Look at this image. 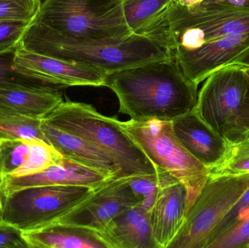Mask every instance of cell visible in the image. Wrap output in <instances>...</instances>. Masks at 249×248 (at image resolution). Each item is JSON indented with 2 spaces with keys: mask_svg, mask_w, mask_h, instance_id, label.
<instances>
[{
  "mask_svg": "<svg viewBox=\"0 0 249 248\" xmlns=\"http://www.w3.org/2000/svg\"><path fill=\"white\" fill-rule=\"evenodd\" d=\"M105 86L118 97L120 113L136 121L172 122L194 109L198 96L173 56L110 73Z\"/></svg>",
  "mask_w": 249,
  "mask_h": 248,
  "instance_id": "cell-1",
  "label": "cell"
},
{
  "mask_svg": "<svg viewBox=\"0 0 249 248\" xmlns=\"http://www.w3.org/2000/svg\"><path fill=\"white\" fill-rule=\"evenodd\" d=\"M20 45L37 53L91 66L107 74L172 56L162 44L146 36L131 33L108 39L73 37L35 20L28 26Z\"/></svg>",
  "mask_w": 249,
  "mask_h": 248,
  "instance_id": "cell-2",
  "label": "cell"
},
{
  "mask_svg": "<svg viewBox=\"0 0 249 248\" xmlns=\"http://www.w3.org/2000/svg\"><path fill=\"white\" fill-rule=\"evenodd\" d=\"M42 120L102 150L113 162L120 179L162 172L124 131L122 122L102 115L91 105L63 101Z\"/></svg>",
  "mask_w": 249,
  "mask_h": 248,
  "instance_id": "cell-3",
  "label": "cell"
},
{
  "mask_svg": "<svg viewBox=\"0 0 249 248\" xmlns=\"http://www.w3.org/2000/svg\"><path fill=\"white\" fill-rule=\"evenodd\" d=\"M127 133L159 171L166 172L187 190V214L209 178V170L180 143L171 122L159 119L122 122Z\"/></svg>",
  "mask_w": 249,
  "mask_h": 248,
  "instance_id": "cell-4",
  "label": "cell"
},
{
  "mask_svg": "<svg viewBox=\"0 0 249 248\" xmlns=\"http://www.w3.org/2000/svg\"><path fill=\"white\" fill-rule=\"evenodd\" d=\"M124 0H44L34 19L62 34L108 39L131 34Z\"/></svg>",
  "mask_w": 249,
  "mask_h": 248,
  "instance_id": "cell-5",
  "label": "cell"
},
{
  "mask_svg": "<svg viewBox=\"0 0 249 248\" xmlns=\"http://www.w3.org/2000/svg\"><path fill=\"white\" fill-rule=\"evenodd\" d=\"M249 187V174L209 176L168 248H206L215 230Z\"/></svg>",
  "mask_w": 249,
  "mask_h": 248,
  "instance_id": "cell-6",
  "label": "cell"
},
{
  "mask_svg": "<svg viewBox=\"0 0 249 248\" xmlns=\"http://www.w3.org/2000/svg\"><path fill=\"white\" fill-rule=\"evenodd\" d=\"M205 80L195 109L228 143L241 141V115L249 84L244 66L228 64Z\"/></svg>",
  "mask_w": 249,
  "mask_h": 248,
  "instance_id": "cell-7",
  "label": "cell"
},
{
  "mask_svg": "<svg viewBox=\"0 0 249 248\" xmlns=\"http://www.w3.org/2000/svg\"><path fill=\"white\" fill-rule=\"evenodd\" d=\"M94 189L81 186L46 185L24 188L3 199V222L22 231L55 222L90 195Z\"/></svg>",
  "mask_w": 249,
  "mask_h": 248,
  "instance_id": "cell-8",
  "label": "cell"
},
{
  "mask_svg": "<svg viewBox=\"0 0 249 248\" xmlns=\"http://www.w3.org/2000/svg\"><path fill=\"white\" fill-rule=\"evenodd\" d=\"M249 32V13H201L187 10L174 1L158 41L171 52L196 46L205 41Z\"/></svg>",
  "mask_w": 249,
  "mask_h": 248,
  "instance_id": "cell-9",
  "label": "cell"
},
{
  "mask_svg": "<svg viewBox=\"0 0 249 248\" xmlns=\"http://www.w3.org/2000/svg\"><path fill=\"white\" fill-rule=\"evenodd\" d=\"M13 68L20 75L59 90L71 86H105L107 76L87 64L29 50L20 42L13 58Z\"/></svg>",
  "mask_w": 249,
  "mask_h": 248,
  "instance_id": "cell-10",
  "label": "cell"
},
{
  "mask_svg": "<svg viewBox=\"0 0 249 248\" xmlns=\"http://www.w3.org/2000/svg\"><path fill=\"white\" fill-rule=\"evenodd\" d=\"M140 202L130 186V178L109 179L53 224L83 227L100 233L115 216Z\"/></svg>",
  "mask_w": 249,
  "mask_h": 248,
  "instance_id": "cell-11",
  "label": "cell"
},
{
  "mask_svg": "<svg viewBox=\"0 0 249 248\" xmlns=\"http://www.w3.org/2000/svg\"><path fill=\"white\" fill-rule=\"evenodd\" d=\"M249 48V32L232 33L174 51L172 56L184 75L198 85L211 74L231 64Z\"/></svg>",
  "mask_w": 249,
  "mask_h": 248,
  "instance_id": "cell-12",
  "label": "cell"
},
{
  "mask_svg": "<svg viewBox=\"0 0 249 248\" xmlns=\"http://www.w3.org/2000/svg\"><path fill=\"white\" fill-rule=\"evenodd\" d=\"M171 125L184 148L209 170L226 155L229 147L228 141L209 126L196 109L178 116Z\"/></svg>",
  "mask_w": 249,
  "mask_h": 248,
  "instance_id": "cell-13",
  "label": "cell"
},
{
  "mask_svg": "<svg viewBox=\"0 0 249 248\" xmlns=\"http://www.w3.org/2000/svg\"><path fill=\"white\" fill-rule=\"evenodd\" d=\"M102 173L63 157L57 164L46 170L20 178L6 179L0 187L1 199L15 191L46 185L81 186L96 189L108 180Z\"/></svg>",
  "mask_w": 249,
  "mask_h": 248,
  "instance_id": "cell-14",
  "label": "cell"
},
{
  "mask_svg": "<svg viewBox=\"0 0 249 248\" xmlns=\"http://www.w3.org/2000/svg\"><path fill=\"white\" fill-rule=\"evenodd\" d=\"M187 214V190L178 181L160 188L149 212L152 236L157 248H168Z\"/></svg>",
  "mask_w": 249,
  "mask_h": 248,
  "instance_id": "cell-15",
  "label": "cell"
},
{
  "mask_svg": "<svg viewBox=\"0 0 249 248\" xmlns=\"http://www.w3.org/2000/svg\"><path fill=\"white\" fill-rule=\"evenodd\" d=\"M63 101L58 89L0 84V115L42 119Z\"/></svg>",
  "mask_w": 249,
  "mask_h": 248,
  "instance_id": "cell-16",
  "label": "cell"
},
{
  "mask_svg": "<svg viewBox=\"0 0 249 248\" xmlns=\"http://www.w3.org/2000/svg\"><path fill=\"white\" fill-rule=\"evenodd\" d=\"M45 141L65 158L102 173L108 179H120L118 169L105 152L80 137L55 128L42 119Z\"/></svg>",
  "mask_w": 249,
  "mask_h": 248,
  "instance_id": "cell-17",
  "label": "cell"
},
{
  "mask_svg": "<svg viewBox=\"0 0 249 248\" xmlns=\"http://www.w3.org/2000/svg\"><path fill=\"white\" fill-rule=\"evenodd\" d=\"M99 234L108 248H157L149 214L139 205L115 216Z\"/></svg>",
  "mask_w": 249,
  "mask_h": 248,
  "instance_id": "cell-18",
  "label": "cell"
},
{
  "mask_svg": "<svg viewBox=\"0 0 249 248\" xmlns=\"http://www.w3.org/2000/svg\"><path fill=\"white\" fill-rule=\"evenodd\" d=\"M23 236L29 248H108L96 231L67 224H51Z\"/></svg>",
  "mask_w": 249,
  "mask_h": 248,
  "instance_id": "cell-19",
  "label": "cell"
},
{
  "mask_svg": "<svg viewBox=\"0 0 249 248\" xmlns=\"http://www.w3.org/2000/svg\"><path fill=\"white\" fill-rule=\"evenodd\" d=\"M174 0H124L126 23L132 33L157 41Z\"/></svg>",
  "mask_w": 249,
  "mask_h": 248,
  "instance_id": "cell-20",
  "label": "cell"
},
{
  "mask_svg": "<svg viewBox=\"0 0 249 248\" xmlns=\"http://www.w3.org/2000/svg\"><path fill=\"white\" fill-rule=\"evenodd\" d=\"M33 140H0V187L26 164Z\"/></svg>",
  "mask_w": 249,
  "mask_h": 248,
  "instance_id": "cell-21",
  "label": "cell"
},
{
  "mask_svg": "<svg viewBox=\"0 0 249 248\" xmlns=\"http://www.w3.org/2000/svg\"><path fill=\"white\" fill-rule=\"evenodd\" d=\"M42 119L27 116L0 115V140H42ZM46 142V141H45Z\"/></svg>",
  "mask_w": 249,
  "mask_h": 248,
  "instance_id": "cell-22",
  "label": "cell"
},
{
  "mask_svg": "<svg viewBox=\"0 0 249 248\" xmlns=\"http://www.w3.org/2000/svg\"><path fill=\"white\" fill-rule=\"evenodd\" d=\"M228 144L226 155L220 163L209 170V176L249 174V139Z\"/></svg>",
  "mask_w": 249,
  "mask_h": 248,
  "instance_id": "cell-23",
  "label": "cell"
},
{
  "mask_svg": "<svg viewBox=\"0 0 249 248\" xmlns=\"http://www.w3.org/2000/svg\"><path fill=\"white\" fill-rule=\"evenodd\" d=\"M177 179L166 172L130 178V184L135 195L141 199L140 205L149 214L160 188Z\"/></svg>",
  "mask_w": 249,
  "mask_h": 248,
  "instance_id": "cell-24",
  "label": "cell"
},
{
  "mask_svg": "<svg viewBox=\"0 0 249 248\" xmlns=\"http://www.w3.org/2000/svg\"><path fill=\"white\" fill-rule=\"evenodd\" d=\"M62 158V155L51 144L42 140H33L27 162L11 178L24 177L40 173L59 163Z\"/></svg>",
  "mask_w": 249,
  "mask_h": 248,
  "instance_id": "cell-25",
  "label": "cell"
},
{
  "mask_svg": "<svg viewBox=\"0 0 249 248\" xmlns=\"http://www.w3.org/2000/svg\"><path fill=\"white\" fill-rule=\"evenodd\" d=\"M207 248H249V212L215 237Z\"/></svg>",
  "mask_w": 249,
  "mask_h": 248,
  "instance_id": "cell-26",
  "label": "cell"
},
{
  "mask_svg": "<svg viewBox=\"0 0 249 248\" xmlns=\"http://www.w3.org/2000/svg\"><path fill=\"white\" fill-rule=\"evenodd\" d=\"M42 0H0V21H33Z\"/></svg>",
  "mask_w": 249,
  "mask_h": 248,
  "instance_id": "cell-27",
  "label": "cell"
},
{
  "mask_svg": "<svg viewBox=\"0 0 249 248\" xmlns=\"http://www.w3.org/2000/svg\"><path fill=\"white\" fill-rule=\"evenodd\" d=\"M174 1L178 5L193 12L249 13V0H174Z\"/></svg>",
  "mask_w": 249,
  "mask_h": 248,
  "instance_id": "cell-28",
  "label": "cell"
},
{
  "mask_svg": "<svg viewBox=\"0 0 249 248\" xmlns=\"http://www.w3.org/2000/svg\"><path fill=\"white\" fill-rule=\"evenodd\" d=\"M19 44L7 50L0 51V84H20L31 87L55 88L20 75L13 68V58Z\"/></svg>",
  "mask_w": 249,
  "mask_h": 248,
  "instance_id": "cell-29",
  "label": "cell"
},
{
  "mask_svg": "<svg viewBox=\"0 0 249 248\" xmlns=\"http://www.w3.org/2000/svg\"><path fill=\"white\" fill-rule=\"evenodd\" d=\"M31 23L0 21V51L7 50L18 45Z\"/></svg>",
  "mask_w": 249,
  "mask_h": 248,
  "instance_id": "cell-30",
  "label": "cell"
},
{
  "mask_svg": "<svg viewBox=\"0 0 249 248\" xmlns=\"http://www.w3.org/2000/svg\"><path fill=\"white\" fill-rule=\"evenodd\" d=\"M249 212V187L215 230L211 242ZM209 246V245H208Z\"/></svg>",
  "mask_w": 249,
  "mask_h": 248,
  "instance_id": "cell-31",
  "label": "cell"
},
{
  "mask_svg": "<svg viewBox=\"0 0 249 248\" xmlns=\"http://www.w3.org/2000/svg\"><path fill=\"white\" fill-rule=\"evenodd\" d=\"M0 248H29L23 231L13 224L0 222Z\"/></svg>",
  "mask_w": 249,
  "mask_h": 248,
  "instance_id": "cell-32",
  "label": "cell"
},
{
  "mask_svg": "<svg viewBox=\"0 0 249 248\" xmlns=\"http://www.w3.org/2000/svg\"><path fill=\"white\" fill-rule=\"evenodd\" d=\"M241 126L242 128L243 133H244L242 140L249 139V84L248 91H247V96L244 100V106H243L242 112H241Z\"/></svg>",
  "mask_w": 249,
  "mask_h": 248,
  "instance_id": "cell-33",
  "label": "cell"
},
{
  "mask_svg": "<svg viewBox=\"0 0 249 248\" xmlns=\"http://www.w3.org/2000/svg\"><path fill=\"white\" fill-rule=\"evenodd\" d=\"M232 64H238L243 66H249V48L238 55Z\"/></svg>",
  "mask_w": 249,
  "mask_h": 248,
  "instance_id": "cell-34",
  "label": "cell"
},
{
  "mask_svg": "<svg viewBox=\"0 0 249 248\" xmlns=\"http://www.w3.org/2000/svg\"><path fill=\"white\" fill-rule=\"evenodd\" d=\"M2 213H3V202L2 199H1V195H0V222L2 221L1 218H2Z\"/></svg>",
  "mask_w": 249,
  "mask_h": 248,
  "instance_id": "cell-35",
  "label": "cell"
},
{
  "mask_svg": "<svg viewBox=\"0 0 249 248\" xmlns=\"http://www.w3.org/2000/svg\"><path fill=\"white\" fill-rule=\"evenodd\" d=\"M244 72L249 80V66H244Z\"/></svg>",
  "mask_w": 249,
  "mask_h": 248,
  "instance_id": "cell-36",
  "label": "cell"
}]
</instances>
